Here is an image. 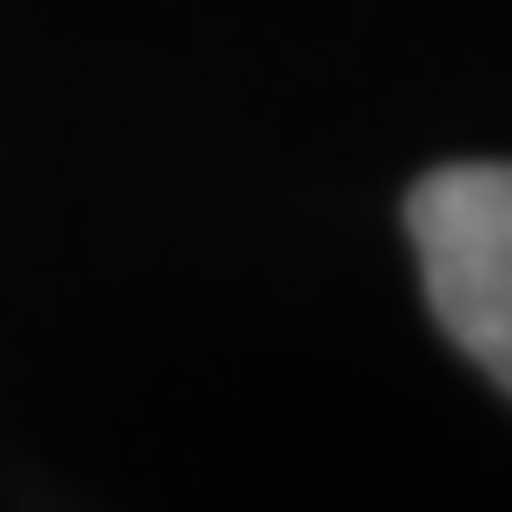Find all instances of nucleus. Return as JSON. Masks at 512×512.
Instances as JSON below:
<instances>
[{
	"instance_id": "obj_1",
	"label": "nucleus",
	"mask_w": 512,
	"mask_h": 512,
	"mask_svg": "<svg viewBox=\"0 0 512 512\" xmlns=\"http://www.w3.org/2000/svg\"><path fill=\"white\" fill-rule=\"evenodd\" d=\"M406 227L439 326L512 393V160L426 173Z\"/></svg>"
}]
</instances>
